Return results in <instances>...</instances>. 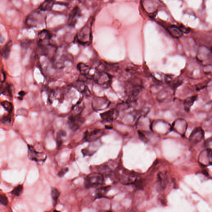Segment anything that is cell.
I'll list each match as a JSON object with an SVG mask.
<instances>
[{
    "instance_id": "obj_20",
    "label": "cell",
    "mask_w": 212,
    "mask_h": 212,
    "mask_svg": "<svg viewBox=\"0 0 212 212\" xmlns=\"http://www.w3.org/2000/svg\"><path fill=\"white\" fill-rule=\"evenodd\" d=\"M77 68L81 74L85 75L86 76L88 75L90 70V68L88 66L82 63H79L77 65Z\"/></svg>"
},
{
    "instance_id": "obj_19",
    "label": "cell",
    "mask_w": 212,
    "mask_h": 212,
    "mask_svg": "<svg viewBox=\"0 0 212 212\" xmlns=\"http://www.w3.org/2000/svg\"><path fill=\"white\" fill-rule=\"evenodd\" d=\"M196 98V96H193L186 99L184 101V103L185 110L187 111H188L190 110L191 108L194 104Z\"/></svg>"
},
{
    "instance_id": "obj_22",
    "label": "cell",
    "mask_w": 212,
    "mask_h": 212,
    "mask_svg": "<svg viewBox=\"0 0 212 212\" xmlns=\"http://www.w3.org/2000/svg\"><path fill=\"white\" fill-rule=\"evenodd\" d=\"M1 94L11 96L12 89L11 85L6 83L5 85H2L1 87Z\"/></svg>"
},
{
    "instance_id": "obj_10",
    "label": "cell",
    "mask_w": 212,
    "mask_h": 212,
    "mask_svg": "<svg viewBox=\"0 0 212 212\" xmlns=\"http://www.w3.org/2000/svg\"><path fill=\"white\" fill-rule=\"evenodd\" d=\"M119 115V112L117 109H112L101 114L102 119L105 122H110L115 121Z\"/></svg>"
},
{
    "instance_id": "obj_17",
    "label": "cell",
    "mask_w": 212,
    "mask_h": 212,
    "mask_svg": "<svg viewBox=\"0 0 212 212\" xmlns=\"http://www.w3.org/2000/svg\"><path fill=\"white\" fill-rule=\"evenodd\" d=\"M66 135V133L63 130H60L56 134V141L57 143L58 149H59L63 144L62 138L65 137Z\"/></svg>"
},
{
    "instance_id": "obj_28",
    "label": "cell",
    "mask_w": 212,
    "mask_h": 212,
    "mask_svg": "<svg viewBox=\"0 0 212 212\" xmlns=\"http://www.w3.org/2000/svg\"><path fill=\"white\" fill-rule=\"evenodd\" d=\"M207 157L208 158V163L212 165V149L208 150L207 152Z\"/></svg>"
},
{
    "instance_id": "obj_11",
    "label": "cell",
    "mask_w": 212,
    "mask_h": 212,
    "mask_svg": "<svg viewBox=\"0 0 212 212\" xmlns=\"http://www.w3.org/2000/svg\"><path fill=\"white\" fill-rule=\"evenodd\" d=\"M38 37L39 45H46L49 44V42L51 39V35L50 32L47 29H44L39 33Z\"/></svg>"
},
{
    "instance_id": "obj_5",
    "label": "cell",
    "mask_w": 212,
    "mask_h": 212,
    "mask_svg": "<svg viewBox=\"0 0 212 212\" xmlns=\"http://www.w3.org/2000/svg\"><path fill=\"white\" fill-rule=\"evenodd\" d=\"M28 157L29 160L37 162H44L47 155L43 153L36 151L31 146L28 145Z\"/></svg>"
},
{
    "instance_id": "obj_21",
    "label": "cell",
    "mask_w": 212,
    "mask_h": 212,
    "mask_svg": "<svg viewBox=\"0 0 212 212\" xmlns=\"http://www.w3.org/2000/svg\"><path fill=\"white\" fill-rule=\"evenodd\" d=\"M83 108V104L82 102H79L75 105L73 108L72 113L71 115H81Z\"/></svg>"
},
{
    "instance_id": "obj_15",
    "label": "cell",
    "mask_w": 212,
    "mask_h": 212,
    "mask_svg": "<svg viewBox=\"0 0 212 212\" xmlns=\"http://www.w3.org/2000/svg\"><path fill=\"white\" fill-rule=\"evenodd\" d=\"M13 45L12 41H10L6 44L2 50V56L3 58L7 59L9 58Z\"/></svg>"
},
{
    "instance_id": "obj_30",
    "label": "cell",
    "mask_w": 212,
    "mask_h": 212,
    "mask_svg": "<svg viewBox=\"0 0 212 212\" xmlns=\"http://www.w3.org/2000/svg\"><path fill=\"white\" fill-rule=\"evenodd\" d=\"M139 135L141 139L142 140V141H144V142L147 141V139L146 138L145 135H144L143 134H142V133L139 132Z\"/></svg>"
},
{
    "instance_id": "obj_24",
    "label": "cell",
    "mask_w": 212,
    "mask_h": 212,
    "mask_svg": "<svg viewBox=\"0 0 212 212\" xmlns=\"http://www.w3.org/2000/svg\"><path fill=\"white\" fill-rule=\"evenodd\" d=\"M1 105L10 114L13 112V107L12 104L9 102V101H3L1 103Z\"/></svg>"
},
{
    "instance_id": "obj_7",
    "label": "cell",
    "mask_w": 212,
    "mask_h": 212,
    "mask_svg": "<svg viewBox=\"0 0 212 212\" xmlns=\"http://www.w3.org/2000/svg\"><path fill=\"white\" fill-rule=\"evenodd\" d=\"M94 78L98 84L107 87L110 84L111 78L108 74L104 72L98 70Z\"/></svg>"
},
{
    "instance_id": "obj_1",
    "label": "cell",
    "mask_w": 212,
    "mask_h": 212,
    "mask_svg": "<svg viewBox=\"0 0 212 212\" xmlns=\"http://www.w3.org/2000/svg\"><path fill=\"white\" fill-rule=\"evenodd\" d=\"M39 9L33 11L27 17L25 24L29 28H36L43 24L45 21L43 13Z\"/></svg>"
},
{
    "instance_id": "obj_13",
    "label": "cell",
    "mask_w": 212,
    "mask_h": 212,
    "mask_svg": "<svg viewBox=\"0 0 212 212\" xmlns=\"http://www.w3.org/2000/svg\"><path fill=\"white\" fill-rule=\"evenodd\" d=\"M56 3V0H45L39 7L41 11L46 12L50 11L52 9Z\"/></svg>"
},
{
    "instance_id": "obj_26",
    "label": "cell",
    "mask_w": 212,
    "mask_h": 212,
    "mask_svg": "<svg viewBox=\"0 0 212 212\" xmlns=\"http://www.w3.org/2000/svg\"><path fill=\"white\" fill-rule=\"evenodd\" d=\"M0 203L3 206H7L9 203L8 198L4 194H1L0 195Z\"/></svg>"
},
{
    "instance_id": "obj_4",
    "label": "cell",
    "mask_w": 212,
    "mask_h": 212,
    "mask_svg": "<svg viewBox=\"0 0 212 212\" xmlns=\"http://www.w3.org/2000/svg\"><path fill=\"white\" fill-rule=\"evenodd\" d=\"M91 27L89 24L86 25L77 34L78 42L82 45L89 44L91 41Z\"/></svg>"
},
{
    "instance_id": "obj_8",
    "label": "cell",
    "mask_w": 212,
    "mask_h": 212,
    "mask_svg": "<svg viewBox=\"0 0 212 212\" xmlns=\"http://www.w3.org/2000/svg\"><path fill=\"white\" fill-rule=\"evenodd\" d=\"M104 132L102 129H95L92 131H86L84 140L87 142H93L100 138L103 135Z\"/></svg>"
},
{
    "instance_id": "obj_12",
    "label": "cell",
    "mask_w": 212,
    "mask_h": 212,
    "mask_svg": "<svg viewBox=\"0 0 212 212\" xmlns=\"http://www.w3.org/2000/svg\"><path fill=\"white\" fill-rule=\"evenodd\" d=\"M203 137V131L200 127L194 129L190 136V140L193 143H196L201 141Z\"/></svg>"
},
{
    "instance_id": "obj_6",
    "label": "cell",
    "mask_w": 212,
    "mask_h": 212,
    "mask_svg": "<svg viewBox=\"0 0 212 212\" xmlns=\"http://www.w3.org/2000/svg\"><path fill=\"white\" fill-rule=\"evenodd\" d=\"M84 122V119L81 117V115H70L69 117L68 124L70 129L73 131H75L78 130Z\"/></svg>"
},
{
    "instance_id": "obj_9",
    "label": "cell",
    "mask_w": 212,
    "mask_h": 212,
    "mask_svg": "<svg viewBox=\"0 0 212 212\" xmlns=\"http://www.w3.org/2000/svg\"><path fill=\"white\" fill-rule=\"evenodd\" d=\"M81 10L78 6H75L70 11L69 18L68 24L71 27H75L79 18L81 16Z\"/></svg>"
},
{
    "instance_id": "obj_23",
    "label": "cell",
    "mask_w": 212,
    "mask_h": 212,
    "mask_svg": "<svg viewBox=\"0 0 212 212\" xmlns=\"http://www.w3.org/2000/svg\"><path fill=\"white\" fill-rule=\"evenodd\" d=\"M109 187H101L97 189L96 192V195L97 198H101L104 196L108 191Z\"/></svg>"
},
{
    "instance_id": "obj_27",
    "label": "cell",
    "mask_w": 212,
    "mask_h": 212,
    "mask_svg": "<svg viewBox=\"0 0 212 212\" xmlns=\"http://www.w3.org/2000/svg\"><path fill=\"white\" fill-rule=\"evenodd\" d=\"M11 117L10 114L3 116L1 119V122L3 123H10L11 122Z\"/></svg>"
},
{
    "instance_id": "obj_3",
    "label": "cell",
    "mask_w": 212,
    "mask_h": 212,
    "mask_svg": "<svg viewBox=\"0 0 212 212\" xmlns=\"http://www.w3.org/2000/svg\"><path fill=\"white\" fill-rule=\"evenodd\" d=\"M104 181L103 175L100 172L92 173L85 178V188H94L103 184Z\"/></svg>"
},
{
    "instance_id": "obj_25",
    "label": "cell",
    "mask_w": 212,
    "mask_h": 212,
    "mask_svg": "<svg viewBox=\"0 0 212 212\" xmlns=\"http://www.w3.org/2000/svg\"><path fill=\"white\" fill-rule=\"evenodd\" d=\"M23 187L22 185H19L15 187L12 191L11 194L16 196H19L23 191Z\"/></svg>"
},
{
    "instance_id": "obj_18",
    "label": "cell",
    "mask_w": 212,
    "mask_h": 212,
    "mask_svg": "<svg viewBox=\"0 0 212 212\" xmlns=\"http://www.w3.org/2000/svg\"><path fill=\"white\" fill-rule=\"evenodd\" d=\"M51 197L53 201V204L54 207H55L57 205L58 201L60 195V192L57 188L52 187L51 189Z\"/></svg>"
},
{
    "instance_id": "obj_2",
    "label": "cell",
    "mask_w": 212,
    "mask_h": 212,
    "mask_svg": "<svg viewBox=\"0 0 212 212\" xmlns=\"http://www.w3.org/2000/svg\"><path fill=\"white\" fill-rule=\"evenodd\" d=\"M116 176L121 183L123 184H134L135 181L138 180L137 175L134 173L124 169H120L117 170Z\"/></svg>"
},
{
    "instance_id": "obj_29",
    "label": "cell",
    "mask_w": 212,
    "mask_h": 212,
    "mask_svg": "<svg viewBox=\"0 0 212 212\" xmlns=\"http://www.w3.org/2000/svg\"><path fill=\"white\" fill-rule=\"evenodd\" d=\"M68 171H69V168H63L59 172L58 175L60 177H63Z\"/></svg>"
},
{
    "instance_id": "obj_31",
    "label": "cell",
    "mask_w": 212,
    "mask_h": 212,
    "mask_svg": "<svg viewBox=\"0 0 212 212\" xmlns=\"http://www.w3.org/2000/svg\"><path fill=\"white\" fill-rule=\"evenodd\" d=\"M18 95H19V97H18V98L20 100H22L21 99V98H22V97L25 95V93L23 91H21L19 93Z\"/></svg>"
},
{
    "instance_id": "obj_14",
    "label": "cell",
    "mask_w": 212,
    "mask_h": 212,
    "mask_svg": "<svg viewBox=\"0 0 212 212\" xmlns=\"http://www.w3.org/2000/svg\"><path fill=\"white\" fill-rule=\"evenodd\" d=\"M167 29H168V31L169 33L173 37L178 38L181 37L182 36V33H183L182 30L176 26H170L168 27Z\"/></svg>"
},
{
    "instance_id": "obj_16",
    "label": "cell",
    "mask_w": 212,
    "mask_h": 212,
    "mask_svg": "<svg viewBox=\"0 0 212 212\" xmlns=\"http://www.w3.org/2000/svg\"><path fill=\"white\" fill-rule=\"evenodd\" d=\"M158 182L161 188L164 189L168 183V176L163 172L159 173L158 175Z\"/></svg>"
}]
</instances>
